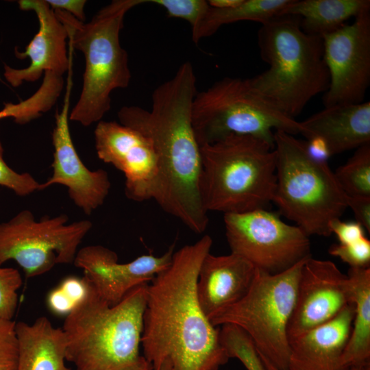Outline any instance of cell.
Here are the masks:
<instances>
[{
    "mask_svg": "<svg viewBox=\"0 0 370 370\" xmlns=\"http://www.w3.org/2000/svg\"><path fill=\"white\" fill-rule=\"evenodd\" d=\"M197 79L190 62L153 92L151 110L122 107L119 123L151 142L158 166V188L154 200L166 212L190 230L203 233L208 225L200 192L201 147L193 125Z\"/></svg>",
    "mask_w": 370,
    "mask_h": 370,
    "instance_id": "obj_1",
    "label": "cell"
},
{
    "mask_svg": "<svg viewBox=\"0 0 370 370\" xmlns=\"http://www.w3.org/2000/svg\"><path fill=\"white\" fill-rule=\"evenodd\" d=\"M212 245L204 235L175 251L169 267L148 284L141 345L153 369L169 360L174 370H218L230 358L196 293L199 270Z\"/></svg>",
    "mask_w": 370,
    "mask_h": 370,
    "instance_id": "obj_2",
    "label": "cell"
},
{
    "mask_svg": "<svg viewBox=\"0 0 370 370\" xmlns=\"http://www.w3.org/2000/svg\"><path fill=\"white\" fill-rule=\"evenodd\" d=\"M87 282L86 296L66 316L62 328L66 360L76 370L136 369L146 360L139 350L148 284L135 287L119 303L110 306Z\"/></svg>",
    "mask_w": 370,
    "mask_h": 370,
    "instance_id": "obj_3",
    "label": "cell"
},
{
    "mask_svg": "<svg viewBox=\"0 0 370 370\" xmlns=\"http://www.w3.org/2000/svg\"><path fill=\"white\" fill-rule=\"evenodd\" d=\"M258 44L269 68L249 80L282 112L295 119L313 97L327 91L322 37L306 33L299 16L277 15L261 23Z\"/></svg>",
    "mask_w": 370,
    "mask_h": 370,
    "instance_id": "obj_4",
    "label": "cell"
},
{
    "mask_svg": "<svg viewBox=\"0 0 370 370\" xmlns=\"http://www.w3.org/2000/svg\"><path fill=\"white\" fill-rule=\"evenodd\" d=\"M145 3L147 0H114L88 23L54 10L66 29L69 47L80 51L85 59L82 88L70 121L85 127L99 123L111 108V92L129 86L131 72L120 32L126 13Z\"/></svg>",
    "mask_w": 370,
    "mask_h": 370,
    "instance_id": "obj_5",
    "label": "cell"
},
{
    "mask_svg": "<svg viewBox=\"0 0 370 370\" xmlns=\"http://www.w3.org/2000/svg\"><path fill=\"white\" fill-rule=\"evenodd\" d=\"M200 147V192L208 212L266 209L273 201L276 188L274 147L254 136L232 134Z\"/></svg>",
    "mask_w": 370,
    "mask_h": 370,
    "instance_id": "obj_6",
    "label": "cell"
},
{
    "mask_svg": "<svg viewBox=\"0 0 370 370\" xmlns=\"http://www.w3.org/2000/svg\"><path fill=\"white\" fill-rule=\"evenodd\" d=\"M276 188L273 202L308 236L332 234L330 223L347 208V195L328 161L310 156L306 142L274 132Z\"/></svg>",
    "mask_w": 370,
    "mask_h": 370,
    "instance_id": "obj_7",
    "label": "cell"
},
{
    "mask_svg": "<svg viewBox=\"0 0 370 370\" xmlns=\"http://www.w3.org/2000/svg\"><path fill=\"white\" fill-rule=\"evenodd\" d=\"M193 125L201 146L227 136H251L274 147V132L301 134L300 122L263 97L249 78L227 77L197 92L193 104Z\"/></svg>",
    "mask_w": 370,
    "mask_h": 370,
    "instance_id": "obj_8",
    "label": "cell"
},
{
    "mask_svg": "<svg viewBox=\"0 0 370 370\" xmlns=\"http://www.w3.org/2000/svg\"><path fill=\"white\" fill-rule=\"evenodd\" d=\"M306 259L275 274L256 269L246 295L214 315L210 319L212 324L215 327L224 324L237 326L249 337L261 358L278 370H288V328Z\"/></svg>",
    "mask_w": 370,
    "mask_h": 370,
    "instance_id": "obj_9",
    "label": "cell"
},
{
    "mask_svg": "<svg viewBox=\"0 0 370 370\" xmlns=\"http://www.w3.org/2000/svg\"><path fill=\"white\" fill-rule=\"evenodd\" d=\"M68 221L64 214L38 221L30 210H23L0 223V266L14 260L27 278H34L56 264L73 263L92 223L88 220Z\"/></svg>",
    "mask_w": 370,
    "mask_h": 370,
    "instance_id": "obj_10",
    "label": "cell"
},
{
    "mask_svg": "<svg viewBox=\"0 0 370 370\" xmlns=\"http://www.w3.org/2000/svg\"><path fill=\"white\" fill-rule=\"evenodd\" d=\"M231 253L257 269L275 274L311 256L308 236L266 209L224 214Z\"/></svg>",
    "mask_w": 370,
    "mask_h": 370,
    "instance_id": "obj_11",
    "label": "cell"
},
{
    "mask_svg": "<svg viewBox=\"0 0 370 370\" xmlns=\"http://www.w3.org/2000/svg\"><path fill=\"white\" fill-rule=\"evenodd\" d=\"M322 39L330 74L324 107L363 102L370 84V10Z\"/></svg>",
    "mask_w": 370,
    "mask_h": 370,
    "instance_id": "obj_12",
    "label": "cell"
},
{
    "mask_svg": "<svg viewBox=\"0 0 370 370\" xmlns=\"http://www.w3.org/2000/svg\"><path fill=\"white\" fill-rule=\"evenodd\" d=\"M94 134L98 158L124 174L126 197L138 202L154 199L159 173L149 140L116 121H99Z\"/></svg>",
    "mask_w": 370,
    "mask_h": 370,
    "instance_id": "obj_13",
    "label": "cell"
},
{
    "mask_svg": "<svg viewBox=\"0 0 370 370\" xmlns=\"http://www.w3.org/2000/svg\"><path fill=\"white\" fill-rule=\"evenodd\" d=\"M72 67L69 69L64 103L55 115L56 124L52 132L53 159V173L42 190L53 184L67 188L73 202L86 214H90L100 207L108 197L111 183L103 169L90 170L79 156L71 138L69 121L70 96L72 88Z\"/></svg>",
    "mask_w": 370,
    "mask_h": 370,
    "instance_id": "obj_14",
    "label": "cell"
},
{
    "mask_svg": "<svg viewBox=\"0 0 370 370\" xmlns=\"http://www.w3.org/2000/svg\"><path fill=\"white\" fill-rule=\"evenodd\" d=\"M175 245L161 256L145 254L127 263H119L112 250L99 245L79 249L73 264L110 306L119 303L135 287L148 284L172 262Z\"/></svg>",
    "mask_w": 370,
    "mask_h": 370,
    "instance_id": "obj_15",
    "label": "cell"
},
{
    "mask_svg": "<svg viewBox=\"0 0 370 370\" xmlns=\"http://www.w3.org/2000/svg\"><path fill=\"white\" fill-rule=\"evenodd\" d=\"M349 304L347 275L330 260L309 257L298 282L288 339L329 321Z\"/></svg>",
    "mask_w": 370,
    "mask_h": 370,
    "instance_id": "obj_16",
    "label": "cell"
},
{
    "mask_svg": "<svg viewBox=\"0 0 370 370\" xmlns=\"http://www.w3.org/2000/svg\"><path fill=\"white\" fill-rule=\"evenodd\" d=\"M19 8L34 11L38 18L39 29L24 51H15L18 59L29 58V65L24 69H14L4 65V77L13 87L23 82H34L45 72L62 76L72 64L73 49L66 47L68 34L46 0H20Z\"/></svg>",
    "mask_w": 370,
    "mask_h": 370,
    "instance_id": "obj_17",
    "label": "cell"
},
{
    "mask_svg": "<svg viewBox=\"0 0 370 370\" xmlns=\"http://www.w3.org/2000/svg\"><path fill=\"white\" fill-rule=\"evenodd\" d=\"M255 273L254 266L236 254L214 256L210 252L205 256L199 270L196 293L210 321L246 295Z\"/></svg>",
    "mask_w": 370,
    "mask_h": 370,
    "instance_id": "obj_18",
    "label": "cell"
},
{
    "mask_svg": "<svg viewBox=\"0 0 370 370\" xmlns=\"http://www.w3.org/2000/svg\"><path fill=\"white\" fill-rule=\"evenodd\" d=\"M354 315L352 303L329 321L289 339L288 370H350L342 356Z\"/></svg>",
    "mask_w": 370,
    "mask_h": 370,
    "instance_id": "obj_19",
    "label": "cell"
},
{
    "mask_svg": "<svg viewBox=\"0 0 370 370\" xmlns=\"http://www.w3.org/2000/svg\"><path fill=\"white\" fill-rule=\"evenodd\" d=\"M307 140L323 139L331 156L370 143V101L337 104L299 121Z\"/></svg>",
    "mask_w": 370,
    "mask_h": 370,
    "instance_id": "obj_20",
    "label": "cell"
},
{
    "mask_svg": "<svg viewBox=\"0 0 370 370\" xmlns=\"http://www.w3.org/2000/svg\"><path fill=\"white\" fill-rule=\"evenodd\" d=\"M18 341L17 370H71L65 365L66 341L62 328L45 317L15 325Z\"/></svg>",
    "mask_w": 370,
    "mask_h": 370,
    "instance_id": "obj_21",
    "label": "cell"
},
{
    "mask_svg": "<svg viewBox=\"0 0 370 370\" xmlns=\"http://www.w3.org/2000/svg\"><path fill=\"white\" fill-rule=\"evenodd\" d=\"M347 275L350 301L354 305V315L342 356V364L351 369L369 365L370 267H350Z\"/></svg>",
    "mask_w": 370,
    "mask_h": 370,
    "instance_id": "obj_22",
    "label": "cell"
},
{
    "mask_svg": "<svg viewBox=\"0 0 370 370\" xmlns=\"http://www.w3.org/2000/svg\"><path fill=\"white\" fill-rule=\"evenodd\" d=\"M367 10L369 0H291L280 15L299 16L306 33L323 37Z\"/></svg>",
    "mask_w": 370,
    "mask_h": 370,
    "instance_id": "obj_23",
    "label": "cell"
},
{
    "mask_svg": "<svg viewBox=\"0 0 370 370\" xmlns=\"http://www.w3.org/2000/svg\"><path fill=\"white\" fill-rule=\"evenodd\" d=\"M291 0H243L238 6L218 9L210 6L205 16L192 30L193 41L197 44L201 39L214 34L222 25L242 21L259 22L260 24L280 15Z\"/></svg>",
    "mask_w": 370,
    "mask_h": 370,
    "instance_id": "obj_24",
    "label": "cell"
},
{
    "mask_svg": "<svg viewBox=\"0 0 370 370\" xmlns=\"http://www.w3.org/2000/svg\"><path fill=\"white\" fill-rule=\"evenodd\" d=\"M334 173L347 196L370 197V143L357 148Z\"/></svg>",
    "mask_w": 370,
    "mask_h": 370,
    "instance_id": "obj_25",
    "label": "cell"
},
{
    "mask_svg": "<svg viewBox=\"0 0 370 370\" xmlns=\"http://www.w3.org/2000/svg\"><path fill=\"white\" fill-rule=\"evenodd\" d=\"M221 341L228 356L239 360L247 370H267L249 337L234 325L225 327Z\"/></svg>",
    "mask_w": 370,
    "mask_h": 370,
    "instance_id": "obj_26",
    "label": "cell"
},
{
    "mask_svg": "<svg viewBox=\"0 0 370 370\" xmlns=\"http://www.w3.org/2000/svg\"><path fill=\"white\" fill-rule=\"evenodd\" d=\"M147 3L164 8L170 18L185 20L192 30L200 23L210 8L205 0H147Z\"/></svg>",
    "mask_w": 370,
    "mask_h": 370,
    "instance_id": "obj_27",
    "label": "cell"
},
{
    "mask_svg": "<svg viewBox=\"0 0 370 370\" xmlns=\"http://www.w3.org/2000/svg\"><path fill=\"white\" fill-rule=\"evenodd\" d=\"M22 284L21 275L16 269L0 266V319L12 320Z\"/></svg>",
    "mask_w": 370,
    "mask_h": 370,
    "instance_id": "obj_28",
    "label": "cell"
},
{
    "mask_svg": "<svg viewBox=\"0 0 370 370\" xmlns=\"http://www.w3.org/2000/svg\"><path fill=\"white\" fill-rule=\"evenodd\" d=\"M0 186L13 191L20 197L27 196L42 190L39 183L29 173H18L10 167L4 160L3 148L0 140Z\"/></svg>",
    "mask_w": 370,
    "mask_h": 370,
    "instance_id": "obj_29",
    "label": "cell"
},
{
    "mask_svg": "<svg viewBox=\"0 0 370 370\" xmlns=\"http://www.w3.org/2000/svg\"><path fill=\"white\" fill-rule=\"evenodd\" d=\"M328 253L339 258L352 268H366L370 264V241L365 236L350 244H333Z\"/></svg>",
    "mask_w": 370,
    "mask_h": 370,
    "instance_id": "obj_30",
    "label": "cell"
},
{
    "mask_svg": "<svg viewBox=\"0 0 370 370\" xmlns=\"http://www.w3.org/2000/svg\"><path fill=\"white\" fill-rule=\"evenodd\" d=\"M16 322L0 319V370H17L18 349Z\"/></svg>",
    "mask_w": 370,
    "mask_h": 370,
    "instance_id": "obj_31",
    "label": "cell"
},
{
    "mask_svg": "<svg viewBox=\"0 0 370 370\" xmlns=\"http://www.w3.org/2000/svg\"><path fill=\"white\" fill-rule=\"evenodd\" d=\"M331 233L337 236L339 243L343 245L355 243L365 237L364 227L358 222H345L340 219L330 223Z\"/></svg>",
    "mask_w": 370,
    "mask_h": 370,
    "instance_id": "obj_32",
    "label": "cell"
},
{
    "mask_svg": "<svg viewBox=\"0 0 370 370\" xmlns=\"http://www.w3.org/2000/svg\"><path fill=\"white\" fill-rule=\"evenodd\" d=\"M47 305L56 315L67 316L75 306V303L58 286L47 296Z\"/></svg>",
    "mask_w": 370,
    "mask_h": 370,
    "instance_id": "obj_33",
    "label": "cell"
},
{
    "mask_svg": "<svg viewBox=\"0 0 370 370\" xmlns=\"http://www.w3.org/2000/svg\"><path fill=\"white\" fill-rule=\"evenodd\" d=\"M58 286L75 303V306L84 299L88 292V282L82 277L69 276L61 281Z\"/></svg>",
    "mask_w": 370,
    "mask_h": 370,
    "instance_id": "obj_34",
    "label": "cell"
},
{
    "mask_svg": "<svg viewBox=\"0 0 370 370\" xmlns=\"http://www.w3.org/2000/svg\"><path fill=\"white\" fill-rule=\"evenodd\" d=\"M347 207H349L360 223L370 233V197L347 196Z\"/></svg>",
    "mask_w": 370,
    "mask_h": 370,
    "instance_id": "obj_35",
    "label": "cell"
},
{
    "mask_svg": "<svg viewBox=\"0 0 370 370\" xmlns=\"http://www.w3.org/2000/svg\"><path fill=\"white\" fill-rule=\"evenodd\" d=\"M46 1L53 10H60L68 12L82 22L86 20L85 0H46Z\"/></svg>",
    "mask_w": 370,
    "mask_h": 370,
    "instance_id": "obj_36",
    "label": "cell"
},
{
    "mask_svg": "<svg viewBox=\"0 0 370 370\" xmlns=\"http://www.w3.org/2000/svg\"><path fill=\"white\" fill-rule=\"evenodd\" d=\"M308 153L313 158L327 161L332 156L325 142L319 137H313L306 142Z\"/></svg>",
    "mask_w": 370,
    "mask_h": 370,
    "instance_id": "obj_37",
    "label": "cell"
},
{
    "mask_svg": "<svg viewBox=\"0 0 370 370\" xmlns=\"http://www.w3.org/2000/svg\"><path fill=\"white\" fill-rule=\"evenodd\" d=\"M243 0H210L208 1L211 8L218 9H227L238 6Z\"/></svg>",
    "mask_w": 370,
    "mask_h": 370,
    "instance_id": "obj_38",
    "label": "cell"
},
{
    "mask_svg": "<svg viewBox=\"0 0 370 370\" xmlns=\"http://www.w3.org/2000/svg\"><path fill=\"white\" fill-rule=\"evenodd\" d=\"M153 370H174V369L169 360H164L158 367Z\"/></svg>",
    "mask_w": 370,
    "mask_h": 370,
    "instance_id": "obj_39",
    "label": "cell"
},
{
    "mask_svg": "<svg viewBox=\"0 0 370 370\" xmlns=\"http://www.w3.org/2000/svg\"><path fill=\"white\" fill-rule=\"evenodd\" d=\"M133 370H153L151 365L146 360L142 365Z\"/></svg>",
    "mask_w": 370,
    "mask_h": 370,
    "instance_id": "obj_40",
    "label": "cell"
},
{
    "mask_svg": "<svg viewBox=\"0 0 370 370\" xmlns=\"http://www.w3.org/2000/svg\"><path fill=\"white\" fill-rule=\"evenodd\" d=\"M260 358H261V360H262V362H263V364H264V365L267 370H278L272 365H271L267 360H266L263 358H261L260 356Z\"/></svg>",
    "mask_w": 370,
    "mask_h": 370,
    "instance_id": "obj_41",
    "label": "cell"
},
{
    "mask_svg": "<svg viewBox=\"0 0 370 370\" xmlns=\"http://www.w3.org/2000/svg\"><path fill=\"white\" fill-rule=\"evenodd\" d=\"M350 370H370V365H366L362 366H358L352 367Z\"/></svg>",
    "mask_w": 370,
    "mask_h": 370,
    "instance_id": "obj_42",
    "label": "cell"
},
{
    "mask_svg": "<svg viewBox=\"0 0 370 370\" xmlns=\"http://www.w3.org/2000/svg\"><path fill=\"white\" fill-rule=\"evenodd\" d=\"M1 119H2V118H1V114H0V120H1Z\"/></svg>",
    "mask_w": 370,
    "mask_h": 370,
    "instance_id": "obj_43",
    "label": "cell"
}]
</instances>
